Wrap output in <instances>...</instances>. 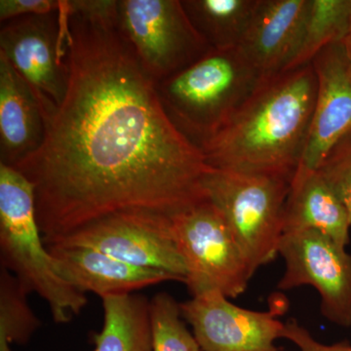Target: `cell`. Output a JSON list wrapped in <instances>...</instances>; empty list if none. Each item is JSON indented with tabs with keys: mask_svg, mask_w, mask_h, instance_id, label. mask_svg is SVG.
Segmentation results:
<instances>
[{
	"mask_svg": "<svg viewBox=\"0 0 351 351\" xmlns=\"http://www.w3.org/2000/svg\"><path fill=\"white\" fill-rule=\"evenodd\" d=\"M61 11L66 95L43 144L13 166L34 186L45 244L119 212L171 217L207 200L213 168L164 110L117 13Z\"/></svg>",
	"mask_w": 351,
	"mask_h": 351,
	"instance_id": "obj_1",
	"label": "cell"
},
{
	"mask_svg": "<svg viewBox=\"0 0 351 351\" xmlns=\"http://www.w3.org/2000/svg\"><path fill=\"white\" fill-rule=\"evenodd\" d=\"M316 88L313 64L263 80L225 125L199 145L208 165L292 182L306 149Z\"/></svg>",
	"mask_w": 351,
	"mask_h": 351,
	"instance_id": "obj_2",
	"label": "cell"
},
{
	"mask_svg": "<svg viewBox=\"0 0 351 351\" xmlns=\"http://www.w3.org/2000/svg\"><path fill=\"white\" fill-rule=\"evenodd\" d=\"M0 261L29 294L34 292L46 302L58 324L69 323L86 306V295L60 276L44 242L34 186L19 171L3 163H0Z\"/></svg>",
	"mask_w": 351,
	"mask_h": 351,
	"instance_id": "obj_3",
	"label": "cell"
},
{
	"mask_svg": "<svg viewBox=\"0 0 351 351\" xmlns=\"http://www.w3.org/2000/svg\"><path fill=\"white\" fill-rule=\"evenodd\" d=\"M237 48L212 49L157 83L164 110L198 147L237 112L262 82Z\"/></svg>",
	"mask_w": 351,
	"mask_h": 351,
	"instance_id": "obj_4",
	"label": "cell"
},
{
	"mask_svg": "<svg viewBox=\"0 0 351 351\" xmlns=\"http://www.w3.org/2000/svg\"><path fill=\"white\" fill-rule=\"evenodd\" d=\"M291 182L274 176L212 170L208 199L219 208L254 271L278 256Z\"/></svg>",
	"mask_w": 351,
	"mask_h": 351,
	"instance_id": "obj_5",
	"label": "cell"
},
{
	"mask_svg": "<svg viewBox=\"0 0 351 351\" xmlns=\"http://www.w3.org/2000/svg\"><path fill=\"white\" fill-rule=\"evenodd\" d=\"M191 297L217 291L243 294L256 274L219 208L207 199L170 217Z\"/></svg>",
	"mask_w": 351,
	"mask_h": 351,
	"instance_id": "obj_6",
	"label": "cell"
},
{
	"mask_svg": "<svg viewBox=\"0 0 351 351\" xmlns=\"http://www.w3.org/2000/svg\"><path fill=\"white\" fill-rule=\"evenodd\" d=\"M117 27L156 84L212 50L179 0H121Z\"/></svg>",
	"mask_w": 351,
	"mask_h": 351,
	"instance_id": "obj_7",
	"label": "cell"
},
{
	"mask_svg": "<svg viewBox=\"0 0 351 351\" xmlns=\"http://www.w3.org/2000/svg\"><path fill=\"white\" fill-rule=\"evenodd\" d=\"M60 10L7 21L0 31V53L31 88L45 125L63 103L68 86L66 32Z\"/></svg>",
	"mask_w": 351,
	"mask_h": 351,
	"instance_id": "obj_8",
	"label": "cell"
},
{
	"mask_svg": "<svg viewBox=\"0 0 351 351\" xmlns=\"http://www.w3.org/2000/svg\"><path fill=\"white\" fill-rule=\"evenodd\" d=\"M51 245L94 249L136 267L167 272L186 282V265L176 244L170 217L165 215L138 210L119 212Z\"/></svg>",
	"mask_w": 351,
	"mask_h": 351,
	"instance_id": "obj_9",
	"label": "cell"
},
{
	"mask_svg": "<svg viewBox=\"0 0 351 351\" xmlns=\"http://www.w3.org/2000/svg\"><path fill=\"white\" fill-rule=\"evenodd\" d=\"M278 255L284 274L279 290L311 286L320 295L323 317L351 327V254L346 247L316 230L284 233Z\"/></svg>",
	"mask_w": 351,
	"mask_h": 351,
	"instance_id": "obj_10",
	"label": "cell"
},
{
	"mask_svg": "<svg viewBox=\"0 0 351 351\" xmlns=\"http://www.w3.org/2000/svg\"><path fill=\"white\" fill-rule=\"evenodd\" d=\"M287 302L277 295L269 311L237 306L217 291L180 302L182 318L193 328L201 351H280L285 323L279 317Z\"/></svg>",
	"mask_w": 351,
	"mask_h": 351,
	"instance_id": "obj_11",
	"label": "cell"
},
{
	"mask_svg": "<svg viewBox=\"0 0 351 351\" xmlns=\"http://www.w3.org/2000/svg\"><path fill=\"white\" fill-rule=\"evenodd\" d=\"M313 64L317 82L315 106L297 172L317 170L332 147L351 132V66L343 44L321 51Z\"/></svg>",
	"mask_w": 351,
	"mask_h": 351,
	"instance_id": "obj_12",
	"label": "cell"
},
{
	"mask_svg": "<svg viewBox=\"0 0 351 351\" xmlns=\"http://www.w3.org/2000/svg\"><path fill=\"white\" fill-rule=\"evenodd\" d=\"M311 0H260L237 46L261 80L283 73L301 41Z\"/></svg>",
	"mask_w": 351,
	"mask_h": 351,
	"instance_id": "obj_13",
	"label": "cell"
},
{
	"mask_svg": "<svg viewBox=\"0 0 351 351\" xmlns=\"http://www.w3.org/2000/svg\"><path fill=\"white\" fill-rule=\"evenodd\" d=\"M60 276L76 290L101 299L133 294L136 291L177 277L160 270L144 269L85 247L46 245Z\"/></svg>",
	"mask_w": 351,
	"mask_h": 351,
	"instance_id": "obj_14",
	"label": "cell"
},
{
	"mask_svg": "<svg viewBox=\"0 0 351 351\" xmlns=\"http://www.w3.org/2000/svg\"><path fill=\"white\" fill-rule=\"evenodd\" d=\"M45 122L31 88L0 53V163L15 166L43 144Z\"/></svg>",
	"mask_w": 351,
	"mask_h": 351,
	"instance_id": "obj_15",
	"label": "cell"
},
{
	"mask_svg": "<svg viewBox=\"0 0 351 351\" xmlns=\"http://www.w3.org/2000/svg\"><path fill=\"white\" fill-rule=\"evenodd\" d=\"M350 228L346 208L317 170L295 173L286 204L284 233L316 230L346 247Z\"/></svg>",
	"mask_w": 351,
	"mask_h": 351,
	"instance_id": "obj_16",
	"label": "cell"
},
{
	"mask_svg": "<svg viewBox=\"0 0 351 351\" xmlns=\"http://www.w3.org/2000/svg\"><path fill=\"white\" fill-rule=\"evenodd\" d=\"M104 324L94 351H152L149 302L144 295L104 298Z\"/></svg>",
	"mask_w": 351,
	"mask_h": 351,
	"instance_id": "obj_17",
	"label": "cell"
},
{
	"mask_svg": "<svg viewBox=\"0 0 351 351\" xmlns=\"http://www.w3.org/2000/svg\"><path fill=\"white\" fill-rule=\"evenodd\" d=\"M260 0H186L182 5L212 49L237 48Z\"/></svg>",
	"mask_w": 351,
	"mask_h": 351,
	"instance_id": "obj_18",
	"label": "cell"
},
{
	"mask_svg": "<svg viewBox=\"0 0 351 351\" xmlns=\"http://www.w3.org/2000/svg\"><path fill=\"white\" fill-rule=\"evenodd\" d=\"M351 21V0H311L301 41L285 71L313 64L318 54L346 38Z\"/></svg>",
	"mask_w": 351,
	"mask_h": 351,
	"instance_id": "obj_19",
	"label": "cell"
},
{
	"mask_svg": "<svg viewBox=\"0 0 351 351\" xmlns=\"http://www.w3.org/2000/svg\"><path fill=\"white\" fill-rule=\"evenodd\" d=\"M29 291L13 274L0 269V351L24 345L41 326L27 301Z\"/></svg>",
	"mask_w": 351,
	"mask_h": 351,
	"instance_id": "obj_20",
	"label": "cell"
},
{
	"mask_svg": "<svg viewBox=\"0 0 351 351\" xmlns=\"http://www.w3.org/2000/svg\"><path fill=\"white\" fill-rule=\"evenodd\" d=\"M152 351H201L193 332L184 324L180 302L165 292L149 302Z\"/></svg>",
	"mask_w": 351,
	"mask_h": 351,
	"instance_id": "obj_21",
	"label": "cell"
},
{
	"mask_svg": "<svg viewBox=\"0 0 351 351\" xmlns=\"http://www.w3.org/2000/svg\"><path fill=\"white\" fill-rule=\"evenodd\" d=\"M317 172L346 208L351 223V132L332 147Z\"/></svg>",
	"mask_w": 351,
	"mask_h": 351,
	"instance_id": "obj_22",
	"label": "cell"
},
{
	"mask_svg": "<svg viewBox=\"0 0 351 351\" xmlns=\"http://www.w3.org/2000/svg\"><path fill=\"white\" fill-rule=\"evenodd\" d=\"M283 339L294 343L299 351H351V343L348 341L332 345L320 343L295 318L286 321Z\"/></svg>",
	"mask_w": 351,
	"mask_h": 351,
	"instance_id": "obj_23",
	"label": "cell"
},
{
	"mask_svg": "<svg viewBox=\"0 0 351 351\" xmlns=\"http://www.w3.org/2000/svg\"><path fill=\"white\" fill-rule=\"evenodd\" d=\"M61 3L55 0H0V21L56 12L61 9Z\"/></svg>",
	"mask_w": 351,
	"mask_h": 351,
	"instance_id": "obj_24",
	"label": "cell"
},
{
	"mask_svg": "<svg viewBox=\"0 0 351 351\" xmlns=\"http://www.w3.org/2000/svg\"><path fill=\"white\" fill-rule=\"evenodd\" d=\"M341 44H343V49H345L346 57H348V62H350L351 66V21L350 29H348L346 38L341 41Z\"/></svg>",
	"mask_w": 351,
	"mask_h": 351,
	"instance_id": "obj_25",
	"label": "cell"
}]
</instances>
